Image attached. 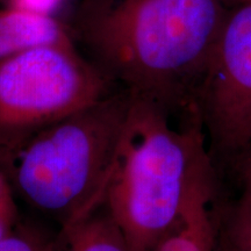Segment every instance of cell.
Returning a JSON list of instances; mask_svg holds the SVG:
<instances>
[{
	"label": "cell",
	"mask_w": 251,
	"mask_h": 251,
	"mask_svg": "<svg viewBox=\"0 0 251 251\" xmlns=\"http://www.w3.org/2000/svg\"><path fill=\"white\" fill-rule=\"evenodd\" d=\"M227 17L225 0H85L76 33L114 85L188 115Z\"/></svg>",
	"instance_id": "1"
},
{
	"label": "cell",
	"mask_w": 251,
	"mask_h": 251,
	"mask_svg": "<svg viewBox=\"0 0 251 251\" xmlns=\"http://www.w3.org/2000/svg\"><path fill=\"white\" fill-rule=\"evenodd\" d=\"M130 94L129 118L102 202L131 251H152L213 161L200 118L174 124L178 114Z\"/></svg>",
	"instance_id": "2"
},
{
	"label": "cell",
	"mask_w": 251,
	"mask_h": 251,
	"mask_svg": "<svg viewBox=\"0 0 251 251\" xmlns=\"http://www.w3.org/2000/svg\"><path fill=\"white\" fill-rule=\"evenodd\" d=\"M121 89L42 128L12 151V183L61 234L101 205L129 118Z\"/></svg>",
	"instance_id": "3"
},
{
	"label": "cell",
	"mask_w": 251,
	"mask_h": 251,
	"mask_svg": "<svg viewBox=\"0 0 251 251\" xmlns=\"http://www.w3.org/2000/svg\"><path fill=\"white\" fill-rule=\"evenodd\" d=\"M113 86L76 47H40L1 58L0 150L14 151L36 131L105 98Z\"/></svg>",
	"instance_id": "4"
},
{
	"label": "cell",
	"mask_w": 251,
	"mask_h": 251,
	"mask_svg": "<svg viewBox=\"0 0 251 251\" xmlns=\"http://www.w3.org/2000/svg\"><path fill=\"white\" fill-rule=\"evenodd\" d=\"M209 155L242 157L251 146V1L228 14L196 93Z\"/></svg>",
	"instance_id": "5"
},
{
	"label": "cell",
	"mask_w": 251,
	"mask_h": 251,
	"mask_svg": "<svg viewBox=\"0 0 251 251\" xmlns=\"http://www.w3.org/2000/svg\"><path fill=\"white\" fill-rule=\"evenodd\" d=\"M213 165L198 176L179 216L152 251H215L220 233Z\"/></svg>",
	"instance_id": "6"
},
{
	"label": "cell",
	"mask_w": 251,
	"mask_h": 251,
	"mask_svg": "<svg viewBox=\"0 0 251 251\" xmlns=\"http://www.w3.org/2000/svg\"><path fill=\"white\" fill-rule=\"evenodd\" d=\"M48 46L76 47L69 28L54 14L11 6L0 8V59Z\"/></svg>",
	"instance_id": "7"
},
{
	"label": "cell",
	"mask_w": 251,
	"mask_h": 251,
	"mask_svg": "<svg viewBox=\"0 0 251 251\" xmlns=\"http://www.w3.org/2000/svg\"><path fill=\"white\" fill-rule=\"evenodd\" d=\"M61 235L64 251H131L103 202Z\"/></svg>",
	"instance_id": "8"
},
{
	"label": "cell",
	"mask_w": 251,
	"mask_h": 251,
	"mask_svg": "<svg viewBox=\"0 0 251 251\" xmlns=\"http://www.w3.org/2000/svg\"><path fill=\"white\" fill-rule=\"evenodd\" d=\"M0 251H56V243L41 229L18 224L0 240Z\"/></svg>",
	"instance_id": "9"
},
{
	"label": "cell",
	"mask_w": 251,
	"mask_h": 251,
	"mask_svg": "<svg viewBox=\"0 0 251 251\" xmlns=\"http://www.w3.org/2000/svg\"><path fill=\"white\" fill-rule=\"evenodd\" d=\"M222 234L241 249L251 251V203L238 202Z\"/></svg>",
	"instance_id": "10"
},
{
	"label": "cell",
	"mask_w": 251,
	"mask_h": 251,
	"mask_svg": "<svg viewBox=\"0 0 251 251\" xmlns=\"http://www.w3.org/2000/svg\"><path fill=\"white\" fill-rule=\"evenodd\" d=\"M0 218H4L11 221H18L17 208L12 196L11 187L7 181L0 175Z\"/></svg>",
	"instance_id": "11"
},
{
	"label": "cell",
	"mask_w": 251,
	"mask_h": 251,
	"mask_svg": "<svg viewBox=\"0 0 251 251\" xmlns=\"http://www.w3.org/2000/svg\"><path fill=\"white\" fill-rule=\"evenodd\" d=\"M241 158H242L241 178L243 184V194L240 201L251 203V150H248Z\"/></svg>",
	"instance_id": "12"
},
{
	"label": "cell",
	"mask_w": 251,
	"mask_h": 251,
	"mask_svg": "<svg viewBox=\"0 0 251 251\" xmlns=\"http://www.w3.org/2000/svg\"><path fill=\"white\" fill-rule=\"evenodd\" d=\"M215 251H246V250L241 249V248L237 247L236 244H234L231 241H229L228 238L226 237L221 231H220L218 242H216Z\"/></svg>",
	"instance_id": "13"
},
{
	"label": "cell",
	"mask_w": 251,
	"mask_h": 251,
	"mask_svg": "<svg viewBox=\"0 0 251 251\" xmlns=\"http://www.w3.org/2000/svg\"><path fill=\"white\" fill-rule=\"evenodd\" d=\"M18 224H19L18 221L15 222V221H11V220L0 218V240H1L2 237H5L6 235H7Z\"/></svg>",
	"instance_id": "14"
},
{
	"label": "cell",
	"mask_w": 251,
	"mask_h": 251,
	"mask_svg": "<svg viewBox=\"0 0 251 251\" xmlns=\"http://www.w3.org/2000/svg\"><path fill=\"white\" fill-rule=\"evenodd\" d=\"M244 2H248V1H251V0H243Z\"/></svg>",
	"instance_id": "15"
},
{
	"label": "cell",
	"mask_w": 251,
	"mask_h": 251,
	"mask_svg": "<svg viewBox=\"0 0 251 251\" xmlns=\"http://www.w3.org/2000/svg\"><path fill=\"white\" fill-rule=\"evenodd\" d=\"M63 1H65V0H61V2L63 4Z\"/></svg>",
	"instance_id": "16"
}]
</instances>
